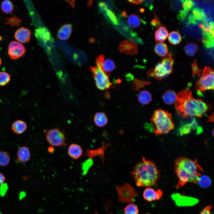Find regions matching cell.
<instances>
[{"mask_svg": "<svg viewBox=\"0 0 214 214\" xmlns=\"http://www.w3.org/2000/svg\"><path fill=\"white\" fill-rule=\"evenodd\" d=\"M175 108L179 117L188 116L201 118L207 111V105L201 99H194L188 89L179 92L176 96Z\"/></svg>", "mask_w": 214, "mask_h": 214, "instance_id": "cell-1", "label": "cell"}, {"mask_svg": "<svg viewBox=\"0 0 214 214\" xmlns=\"http://www.w3.org/2000/svg\"><path fill=\"white\" fill-rule=\"evenodd\" d=\"M131 174L138 186L150 187L155 186L159 176L157 167L152 161L144 157L134 166Z\"/></svg>", "mask_w": 214, "mask_h": 214, "instance_id": "cell-2", "label": "cell"}, {"mask_svg": "<svg viewBox=\"0 0 214 214\" xmlns=\"http://www.w3.org/2000/svg\"><path fill=\"white\" fill-rule=\"evenodd\" d=\"M174 170L178 178L176 186L177 188L183 185L187 182L197 183L199 177L203 172L196 159L193 160L183 157L176 160Z\"/></svg>", "mask_w": 214, "mask_h": 214, "instance_id": "cell-3", "label": "cell"}, {"mask_svg": "<svg viewBox=\"0 0 214 214\" xmlns=\"http://www.w3.org/2000/svg\"><path fill=\"white\" fill-rule=\"evenodd\" d=\"M151 120L153 132L156 134H167L174 129L171 114L162 109L155 110Z\"/></svg>", "mask_w": 214, "mask_h": 214, "instance_id": "cell-4", "label": "cell"}, {"mask_svg": "<svg viewBox=\"0 0 214 214\" xmlns=\"http://www.w3.org/2000/svg\"><path fill=\"white\" fill-rule=\"evenodd\" d=\"M161 61V62L158 63L154 69L149 70L147 74L148 76L161 80L172 72L174 61L171 54L169 53L163 57Z\"/></svg>", "mask_w": 214, "mask_h": 214, "instance_id": "cell-5", "label": "cell"}, {"mask_svg": "<svg viewBox=\"0 0 214 214\" xmlns=\"http://www.w3.org/2000/svg\"><path fill=\"white\" fill-rule=\"evenodd\" d=\"M214 77L213 69L207 66L204 68L202 76L196 85L198 95H202L208 90H214Z\"/></svg>", "mask_w": 214, "mask_h": 214, "instance_id": "cell-6", "label": "cell"}, {"mask_svg": "<svg viewBox=\"0 0 214 214\" xmlns=\"http://www.w3.org/2000/svg\"><path fill=\"white\" fill-rule=\"evenodd\" d=\"M103 62L101 59L97 60V65L91 69L97 86L101 90L108 89L112 85L109 80V75L102 69Z\"/></svg>", "mask_w": 214, "mask_h": 214, "instance_id": "cell-7", "label": "cell"}, {"mask_svg": "<svg viewBox=\"0 0 214 214\" xmlns=\"http://www.w3.org/2000/svg\"><path fill=\"white\" fill-rule=\"evenodd\" d=\"M116 188L118 192L119 201L121 203H133L138 196L135 190L128 183L122 186L116 185Z\"/></svg>", "mask_w": 214, "mask_h": 214, "instance_id": "cell-8", "label": "cell"}, {"mask_svg": "<svg viewBox=\"0 0 214 214\" xmlns=\"http://www.w3.org/2000/svg\"><path fill=\"white\" fill-rule=\"evenodd\" d=\"M66 138L64 133L59 129L48 130L46 134V140L52 146H65Z\"/></svg>", "mask_w": 214, "mask_h": 214, "instance_id": "cell-9", "label": "cell"}, {"mask_svg": "<svg viewBox=\"0 0 214 214\" xmlns=\"http://www.w3.org/2000/svg\"><path fill=\"white\" fill-rule=\"evenodd\" d=\"M26 52L24 46L16 41L11 42L8 46V54L12 59H16L23 56Z\"/></svg>", "mask_w": 214, "mask_h": 214, "instance_id": "cell-10", "label": "cell"}, {"mask_svg": "<svg viewBox=\"0 0 214 214\" xmlns=\"http://www.w3.org/2000/svg\"><path fill=\"white\" fill-rule=\"evenodd\" d=\"M171 197L176 204L179 206H192L197 204L199 201L195 198L182 195L178 193L173 194Z\"/></svg>", "mask_w": 214, "mask_h": 214, "instance_id": "cell-11", "label": "cell"}, {"mask_svg": "<svg viewBox=\"0 0 214 214\" xmlns=\"http://www.w3.org/2000/svg\"><path fill=\"white\" fill-rule=\"evenodd\" d=\"M137 48V46L136 43L130 40L123 41L119 46V50L120 52L131 55L135 54Z\"/></svg>", "mask_w": 214, "mask_h": 214, "instance_id": "cell-12", "label": "cell"}, {"mask_svg": "<svg viewBox=\"0 0 214 214\" xmlns=\"http://www.w3.org/2000/svg\"><path fill=\"white\" fill-rule=\"evenodd\" d=\"M31 36L30 30L27 28L23 27L18 29L15 33V39L20 43L28 42L30 40Z\"/></svg>", "mask_w": 214, "mask_h": 214, "instance_id": "cell-13", "label": "cell"}, {"mask_svg": "<svg viewBox=\"0 0 214 214\" xmlns=\"http://www.w3.org/2000/svg\"><path fill=\"white\" fill-rule=\"evenodd\" d=\"M163 194L162 191L160 189L155 191L154 189L148 188L146 189L143 193L144 199L149 202L159 200Z\"/></svg>", "mask_w": 214, "mask_h": 214, "instance_id": "cell-14", "label": "cell"}, {"mask_svg": "<svg viewBox=\"0 0 214 214\" xmlns=\"http://www.w3.org/2000/svg\"><path fill=\"white\" fill-rule=\"evenodd\" d=\"M17 160L20 163H25L30 159L31 154L29 148L26 146H23L18 150L16 154Z\"/></svg>", "mask_w": 214, "mask_h": 214, "instance_id": "cell-15", "label": "cell"}, {"mask_svg": "<svg viewBox=\"0 0 214 214\" xmlns=\"http://www.w3.org/2000/svg\"><path fill=\"white\" fill-rule=\"evenodd\" d=\"M35 34L36 37L44 44H46L52 40L50 33L45 27H40L36 29Z\"/></svg>", "mask_w": 214, "mask_h": 214, "instance_id": "cell-16", "label": "cell"}, {"mask_svg": "<svg viewBox=\"0 0 214 214\" xmlns=\"http://www.w3.org/2000/svg\"><path fill=\"white\" fill-rule=\"evenodd\" d=\"M68 155L74 159L76 160L80 157L83 153V150L79 145L72 144L69 146L67 150Z\"/></svg>", "mask_w": 214, "mask_h": 214, "instance_id": "cell-17", "label": "cell"}, {"mask_svg": "<svg viewBox=\"0 0 214 214\" xmlns=\"http://www.w3.org/2000/svg\"><path fill=\"white\" fill-rule=\"evenodd\" d=\"M27 127V124L24 121L21 120H17L12 123L11 129L15 133L20 135L26 130Z\"/></svg>", "mask_w": 214, "mask_h": 214, "instance_id": "cell-18", "label": "cell"}, {"mask_svg": "<svg viewBox=\"0 0 214 214\" xmlns=\"http://www.w3.org/2000/svg\"><path fill=\"white\" fill-rule=\"evenodd\" d=\"M72 26L69 24L63 26L58 32L57 36L61 40H65L70 37L72 32Z\"/></svg>", "mask_w": 214, "mask_h": 214, "instance_id": "cell-19", "label": "cell"}, {"mask_svg": "<svg viewBox=\"0 0 214 214\" xmlns=\"http://www.w3.org/2000/svg\"><path fill=\"white\" fill-rule=\"evenodd\" d=\"M94 122L99 127H103L107 123L108 119L106 114L103 112L97 113L94 117Z\"/></svg>", "mask_w": 214, "mask_h": 214, "instance_id": "cell-20", "label": "cell"}, {"mask_svg": "<svg viewBox=\"0 0 214 214\" xmlns=\"http://www.w3.org/2000/svg\"><path fill=\"white\" fill-rule=\"evenodd\" d=\"M169 35V33L166 28L163 26L160 27L155 33L156 41L162 42L164 41Z\"/></svg>", "mask_w": 214, "mask_h": 214, "instance_id": "cell-21", "label": "cell"}, {"mask_svg": "<svg viewBox=\"0 0 214 214\" xmlns=\"http://www.w3.org/2000/svg\"><path fill=\"white\" fill-rule=\"evenodd\" d=\"M176 96L177 95L174 91L171 90H168L163 95L162 98L166 104L171 105L175 102Z\"/></svg>", "mask_w": 214, "mask_h": 214, "instance_id": "cell-22", "label": "cell"}, {"mask_svg": "<svg viewBox=\"0 0 214 214\" xmlns=\"http://www.w3.org/2000/svg\"><path fill=\"white\" fill-rule=\"evenodd\" d=\"M138 99L139 101L142 104H147L152 100L151 95L147 91H142L139 93Z\"/></svg>", "mask_w": 214, "mask_h": 214, "instance_id": "cell-23", "label": "cell"}, {"mask_svg": "<svg viewBox=\"0 0 214 214\" xmlns=\"http://www.w3.org/2000/svg\"><path fill=\"white\" fill-rule=\"evenodd\" d=\"M127 22L130 26L135 28L140 26L141 21L139 15L136 14H132L128 17Z\"/></svg>", "mask_w": 214, "mask_h": 214, "instance_id": "cell-24", "label": "cell"}, {"mask_svg": "<svg viewBox=\"0 0 214 214\" xmlns=\"http://www.w3.org/2000/svg\"><path fill=\"white\" fill-rule=\"evenodd\" d=\"M155 50L158 55L163 57L166 56L168 52L167 45L161 42L157 43L155 47Z\"/></svg>", "mask_w": 214, "mask_h": 214, "instance_id": "cell-25", "label": "cell"}, {"mask_svg": "<svg viewBox=\"0 0 214 214\" xmlns=\"http://www.w3.org/2000/svg\"><path fill=\"white\" fill-rule=\"evenodd\" d=\"M115 67L114 62L112 60L108 59L103 61L102 65V69L110 76V72L114 69Z\"/></svg>", "mask_w": 214, "mask_h": 214, "instance_id": "cell-26", "label": "cell"}, {"mask_svg": "<svg viewBox=\"0 0 214 214\" xmlns=\"http://www.w3.org/2000/svg\"><path fill=\"white\" fill-rule=\"evenodd\" d=\"M14 9V4L11 1L5 0L2 2L1 9L3 12L6 14H10L12 12Z\"/></svg>", "mask_w": 214, "mask_h": 214, "instance_id": "cell-27", "label": "cell"}, {"mask_svg": "<svg viewBox=\"0 0 214 214\" xmlns=\"http://www.w3.org/2000/svg\"><path fill=\"white\" fill-rule=\"evenodd\" d=\"M10 160V156L8 152L4 151H0V166H7Z\"/></svg>", "mask_w": 214, "mask_h": 214, "instance_id": "cell-28", "label": "cell"}, {"mask_svg": "<svg viewBox=\"0 0 214 214\" xmlns=\"http://www.w3.org/2000/svg\"><path fill=\"white\" fill-rule=\"evenodd\" d=\"M182 37L180 34L177 32L173 31L168 35V40L171 44L176 45L181 41Z\"/></svg>", "mask_w": 214, "mask_h": 214, "instance_id": "cell-29", "label": "cell"}, {"mask_svg": "<svg viewBox=\"0 0 214 214\" xmlns=\"http://www.w3.org/2000/svg\"><path fill=\"white\" fill-rule=\"evenodd\" d=\"M197 183L201 187L206 188L209 187L211 185V180L208 176L203 175L199 176Z\"/></svg>", "mask_w": 214, "mask_h": 214, "instance_id": "cell-30", "label": "cell"}, {"mask_svg": "<svg viewBox=\"0 0 214 214\" xmlns=\"http://www.w3.org/2000/svg\"><path fill=\"white\" fill-rule=\"evenodd\" d=\"M11 79L10 76L5 71L0 72V86H3L9 83Z\"/></svg>", "mask_w": 214, "mask_h": 214, "instance_id": "cell-31", "label": "cell"}, {"mask_svg": "<svg viewBox=\"0 0 214 214\" xmlns=\"http://www.w3.org/2000/svg\"><path fill=\"white\" fill-rule=\"evenodd\" d=\"M198 49L197 45L194 43H191L186 46L185 50L186 54L190 56L194 55Z\"/></svg>", "mask_w": 214, "mask_h": 214, "instance_id": "cell-32", "label": "cell"}, {"mask_svg": "<svg viewBox=\"0 0 214 214\" xmlns=\"http://www.w3.org/2000/svg\"><path fill=\"white\" fill-rule=\"evenodd\" d=\"M139 210L136 205L131 203L124 209L125 214H138Z\"/></svg>", "mask_w": 214, "mask_h": 214, "instance_id": "cell-33", "label": "cell"}, {"mask_svg": "<svg viewBox=\"0 0 214 214\" xmlns=\"http://www.w3.org/2000/svg\"><path fill=\"white\" fill-rule=\"evenodd\" d=\"M5 23L9 24L11 26H18L20 25L21 20L17 17L14 15L13 16L6 19Z\"/></svg>", "mask_w": 214, "mask_h": 214, "instance_id": "cell-34", "label": "cell"}, {"mask_svg": "<svg viewBox=\"0 0 214 214\" xmlns=\"http://www.w3.org/2000/svg\"><path fill=\"white\" fill-rule=\"evenodd\" d=\"M192 68V76L197 75L198 76H200L201 70L198 67L196 63V60L193 63L191 64Z\"/></svg>", "mask_w": 214, "mask_h": 214, "instance_id": "cell-35", "label": "cell"}, {"mask_svg": "<svg viewBox=\"0 0 214 214\" xmlns=\"http://www.w3.org/2000/svg\"><path fill=\"white\" fill-rule=\"evenodd\" d=\"M193 124L192 125L191 124H187L181 127L180 131V133L183 134L189 133L191 130V127L193 126Z\"/></svg>", "mask_w": 214, "mask_h": 214, "instance_id": "cell-36", "label": "cell"}, {"mask_svg": "<svg viewBox=\"0 0 214 214\" xmlns=\"http://www.w3.org/2000/svg\"><path fill=\"white\" fill-rule=\"evenodd\" d=\"M183 1V6L184 9L186 11L190 10L193 5V1L190 0H185Z\"/></svg>", "mask_w": 214, "mask_h": 214, "instance_id": "cell-37", "label": "cell"}, {"mask_svg": "<svg viewBox=\"0 0 214 214\" xmlns=\"http://www.w3.org/2000/svg\"><path fill=\"white\" fill-rule=\"evenodd\" d=\"M212 206H208L205 207L199 214H212L210 212Z\"/></svg>", "mask_w": 214, "mask_h": 214, "instance_id": "cell-38", "label": "cell"}, {"mask_svg": "<svg viewBox=\"0 0 214 214\" xmlns=\"http://www.w3.org/2000/svg\"><path fill=\"white\" fill-rule=\"evenodd\" d=\"M151 23L152 26L157 27H158L160 26L161 25V23L158 19L157 18L153 20L151 22Z\"/></svg>", "mask_w": 214, "mask_h": 214, "instance_id": "cell-39", "label": "cell"}, {"mask_svg": "<svg viewBox=\"0 0 214 214\" xmlns=\"http://www.w3.org/2000/svg\"><path fill=\"white\" fill-rule=\"evenodd\" d=\"M5 184L4 183L1 185V187L0 188V192L1 195L2 196L4 195L7 190V185H5Z\"/></svg>", "mask_w": 214, "mask_h": 214, "instance_id": "cell-40", "label": "cell"}, {"mask_svg": "<svg viewBox=\"0 0 214 214\" xmlns=\"http://www.w3.org/2000/svg\"><path fill=\"white\" fill-rule=\"evenodd\" d=\"M5 181V176L2 173L0 172V185L4 183Z\"/></svg>", "mask_w": 214, "mask_h": 214, "instance_id": "cell-41", "label": "cell"}, {"mask_svg": "<svg viewBox=\"0 0 214 214\" xmlns=\"http://www.w3.org/2000/svg\"><path fill=\"white\" fill-rule=\"evenodd\" d=\"M214 121V114L213 113V114L210 116L209 117L207 122H212Z\"/></svg>", "mask_w": 214, "mask_h": 214, "instance_id": "cell-42", "label": "cell"}, {"mask_svg": "<svg viewBox=\"0 0 214 214\" xmlns=\"http://www.w3.org/2000/svg\"><path fill=\"white\" fill-rule=\"evenodd\" d=\"M54 150V148L52 146L49 147L48 148V151L50 153H52Z\"/></svg>", "mask_w": 214, "mask_h": 214, "instance_id": "cell-43", "label": "cell"}, {"mask_svg": "<svg viewBox=\"0 0 214 214\" xmlns=\"http://www.w3.org/2000/svg\"><path fill=\"white\" fill-rule=\"evenodd\" d=\"M133 1V3L136 4H138L141 2V1Z\"/></svg>", "mask_w": 214, "mask_h": 214, "instance_id": "cell-44", "label": "cell"}, {"mask_svg": "<svg viewBox=\"0 0 214 214\" xmlns=\"http://www.w3.org/2000/svg\"><path fill=\"white\" fill-rule=\"evenodd\" d=\"M1 64V58L0 57V65Z\"/></svg>", "mask_w": 214, "mask_h": 214, "instance_id": "cell-45", "label": "cell"}, {"mask_svg": "<svg viewBox=\"0 0 214 214\" xmlns=\"http://www.w3.org/2000/svg\"><path fill=\"white\" fill-rule=\"evenodd\" d=\"M2 37L1 36H0V41L2 40Z\"/></svg>", "mask_w": 214, "mask_h": 214, "instance_id": "cell-46", "label": "cell"}, {"mask_svg": "<svg viewBox=\"0 0 214 214\" xmlns=\"http://www.w3.org/2000/svg\"><path fill=\"white\" fill-rule=\"evenodd\" d=\"M212 134H213V136H214V130L213 129V130Z\"/></svg>", "mask_w": 214, "mask_h": 214, "instance_id": "cell-47", "label": "cell"}, {"mask_svg": "<svg viewBox=\"0 0 214 214\" xmlns=\"http://www.w3.org/2000/svg\"><path fill=\"white\" fill-rule=\"evenodd\" d=\"M94 214H98L96 212Z\"/></svg>", "mask_w": 214, "mask_h": 214, "instance_id": "cell-48", "label": "cell"}]
</instances>
